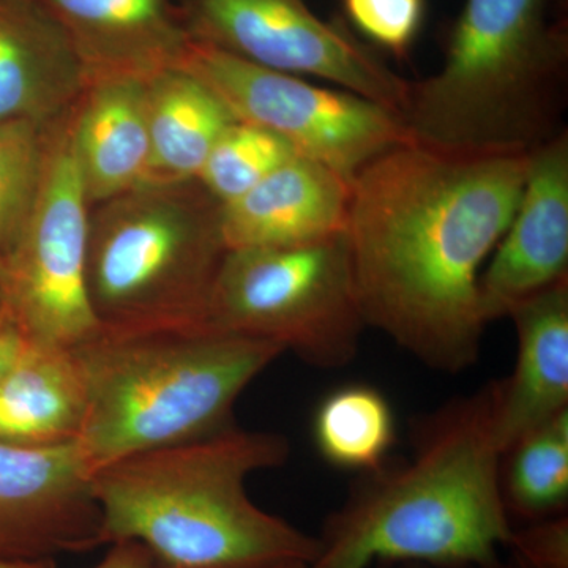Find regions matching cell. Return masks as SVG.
I'll list each match as a JSON object with an SVG mask.
<instances>
[{
  "instance_id": "3957f363",
  "label": "cell",
  "mask_w": 568,
  "mask_h": 568,
  "mask_svg": "<svg viewBox=\"0 0 568 568\" xmlns=\"http://www.w3.org/2000/svg\"><path fill=\"white\" fill-rule=\"evenodd\" d=\"M280 433L230 425L211 436L119 459L92 473L102 547L138 541L153 568L312 564L317 537L253 503L246 480L290 458Z\"/></svg>"
},
{
  "instance_id": "8992f818",
  "label": "cell",
  "mask_w": 568,
  "mask_h": 568,
  "mask_svg": "<svg viewBox=\"0 0 568 568\" xmlns=\"http://www.w3.org/2000/svg\"><path fill=\"white\" fill-rule=\"evenodd\" d=\"M227 250L222 204L197 181L144 182L92 205L88 293L103 331L209 325Z\"/></svg>"
},
{
  "instance_id": "d6986e66",
  "label": "cell",
  "mask_w": 568,
  "mask_h": 568,
  "mask_svg": "<svg viewBox=\"0 0 568 568\" xmlns=\"http://www.w3.org/2000/svg\"><path fill=\"white\" fill-rule=\"evenodd\" d=\"M151 166L148 182L196 181L216 141L237 119L192 71L145 78Z\"/></svg>"
},
{
  "instance_id": "f546056e",
  "label": "cell",
  "mask_w": 568,
  "mask_h": 568,
  "mask_svg": "<svg viewBox=\"0 0 568 568\" xmlns=\"http://www.w3.org/2000/svg\"><path fill=\"white\" fill-rule=\"evenodd\" d=\"M265 568H308V564L298 562V560H294V562L276 564V566H271V567H265Z\"/></svg>"
},
{
  "instance_id": "52a82bcc",
  "label": "cell",
  "mask_w": 568,
  "mask_h": 568,
  "mask_svg": "<svg viewBox=\"0 0 568 568\" xmlns=\"http://www.w3.org/2000/svg\"><path fill=\"white\" fill-rule=\"evenodd\" d=\"M207 324L274 343L316 368H345L368 327L345 234L312 244L230 250L213 286Z\"/></svg>"
},
{
  "instance_id": "603a6c76",
  "label": "cell",
  "mask_w": 568,
  "mask_h": 568,
  "mask_svg": "<svg viewBox=\"0 0 568 568\" xmlns=\"http://www.w3.org/2000/svg\"><path fill=\"white\" fill-rule=\"evenodd\" d=\"M295 155L294 149L276 134L235 121L216 141L196 181L220 204H227Z\"/></svg>"
},
{
  "instance_id": "484cf974",
  "label": "cell",
  "mask_w": 568,
  "mask_h": 568,
  "mask_svg": "<svg viewBox=\"0 0 568 568\" xmlns=\"http://www.w3.org/2000/svg\"><path fill=\"white\" fill-rule=\"evenodd\" d=\"M24 347V335L2 305L0 308V384L17 364Z\"/></svg>"
},
{
  "instance_id": "83f0119b",
  "label": "cell",
  "mask_w": 568,
  "mask_h": 568,
  "mask_svg": "<svg viewBox=\"0 0 568 568\" xmlns=\"http://www.w3.org/2000/svg\"><path fill=\"white\" fill-rule=\"evenodd\" d=\"M0 568H58L55 559L32 560V562H0Z\"/></svg>"
},
{
  "instance_id": "8fae6325",
  "label": "cell",
  "mask_w": 568,
  "mask_h": 568,
  "mask_svg": "<svg viewBox=\"0 0 568 568\" xmlns=\"http://www.w3.org/2000/svg\"><path fill=\"white\" fill-rule=\"evenodd\" d=\"M92 474L77 443H0V562L55 559L102 547Z\"/></svg>"
},
{
  "instance_id": "6da1fadb",
  "label": "cell",
  "mask_w": 568,
  "mask_h": 568,
  "mask_svg": "<svg viewBox=\"0 0 568 568\" xmlns=\"http://www.w3.org/2000/svg\"><path fill=\"white\" fill-rule=\"evenodd\" d=\"M528 156L410 141L351 179L345 239L365 323L428 368L476 365L487 328L478 280L517 209Z\"/></svg>"
},
{
  "instance_id": "4dcf8cb0",
  "label": "cell",
  "mask_w": 568,
  "mask_h": 568,
  "mask_svg": "<svg viewBox=\"0 0 568 568\" xmlns=\"http://www.w3.org/2000/svg\"><path fill=\"white\" fill-rule=\"evenodd\" d=\"M392 568H436L432 566H426V564H416V562H403V564H392Z\"/></svg>"
},
{
  "instance_id": "4316f807",
  "label": "cell",
  "mask_w": 568,
  "mask_h": 568,
  "mask_svg": "<svg viewBox=\"0 0 568 568\" xmlns=\"http://www.w3.org/2000/svg\"><path fill=\"white\" fill-rule=\"evenodd\" d=\"M93 568H153V564L148 548L126 540L112 544L102 562Z\"/></svg>"
},
{
  "instance_id": "2e32d148",
  "label": "cell",
  "mask_w": 568,
  "mask_h": 568,
  "mask_svg": "<svg viewBox=\"0 0 568 568\" xmlns=\"http://www.w3.org/2000/svg\"><path fill=\"white\" fill-rule=\"evenodd\" d=\"M69 118L74 160L91 207L148 182L145 78L89 80Z\"/></svg>"
},
{
  "instance_id": "7c38bea8",
  "label": "cell",
  "mask_w": 568,
  "mask_h": 568,
  "mask_svg": "<svg viewBox=\"0 0 568 568\" xmlns=\"http://www.w3.org/2000/svg\"><path fill=\"white\" fill-rule=\"evenodd\" d=\"M568 280V134L528 156L525 185L506 234L478 280L487 325L523 302Z\"/></svg>"
},
{
  "instance_id": "d4e9b609",
  "label": "cell",
  "mask_w": 568,
  "mask_h": 568,
  "mask_svg": "<svg viewBox=\"0 0 568 568\" xmlns=\"http://www.w3.org/2000/svg\"><path fill=\"white\" fill-rule=\"evenodd\" d=\"M518 568H568V517L555 515L511 529L506 547Z\"/></svg>"
},
{
  "instance_id": "1f68e13d",
  "label": "cell",
  "mask_w": 568,
  "mask_h": 568,
  "mask_svg": "<svg viewBox=\"0 0 568 568\" xmlns=\"http://www.w3.org/2000/svg\"><path fill=\"white\" fill-rule=\"evenodd\" d=\"M3 305V274H2V260H0V308Z\"/></svg>"
},
{
  "instance_id": "ac0fdd59",
  "label": "cell",
  "mask_w": 568,
  "mask_h": 568,
  "mask_svg": "<svg viewBox=\"0 0 568 568\" xmlns=\"http://www.w3.org/2000/svg\"><path fill=\"white\" fill-rule=\"evenodd\" d=\"M85 410L88 392L73 349L26 342L0 384V443L29 448L77 443Z\"/></svg>"
},
{
  "instance_id": "ba28073f",
  "label": "cell",
  "mask_w": 568,
  "mask_h": 568,
  "mask_svg": "<svg viewBox=\"0 0 568 568\" xmlns=\"http://www.w3.org/2000/svg\"><path fill=\"white\" fill-rule=\"evenodd\" d=\"M70 111L54 123L39 196L2 257L3 308L26 342L74 347L102 332L88 293L89 204L71 144Z\"/></svg>"
},
{
  "instance_id": "277c9868",
  "label": "cell",
  "mask_w": 568,
  "mask_h": 568,
  "mask_svg": "<svg viewBox=\"0 0 568 568\" xmlns=\"http://www.w3.org/2000/svg\"><path fill=\"white\" fill-rule=\"evenodd\" d=\"M567 70L552 0H465L443 65L410 82L403 121L426 148L525 155L562 132Z\"/></svg>"
},
{
  "instance_id": "7402d4cb",
  "label": "cell",
  "mask_w": 568,
  "mask_h": 568,
  "mask_svg": "<svg viewBox=\"0 0 568 568\" xmlns=\"http://www.w3.org/2000/svg\"><path fill=\"white\" fill-rule=\"evenodd\" d=\"M54 123L0 122V260L17 242L39 196Z\"/></svg>"
},
{
  "instance_id": "9c48e42d",
  "label": "cell",
  "mask_w": 568,
  "mask_h": 568,
  "mask_svg": "<svg viewBox=\"0 0 568 568\" xmlns=\"http://www.w3.org/2000/svg\"><path fill=\"white\" fill-rule=\"evenodd\" d=\"M212 89L237 121L286 141L297 155L353 179L379 153L414 141L398 112L334 85L256 65L192 41L181 63Z\"/></svg>"
},
{
  "instance_id": "ffe728a7",
  "label": "cell",
  "mask_w": 568,
  "mask_h": 568,
  "mask_svg": "<svg viewBox=\"0 0 568 568\" xmlns=\"http://www.w3.org/2000/svg\"><path fill=\"white\" fill-rule=\"evenodd\" d=\"M312 428L317 452L328 465L361 474L386 465L396 439L390 402L366 384H349L325 395Z\"/></svg>"
},
{
  "instance_id": "44dd1931",
  "label": "cell",
  "mask_w": 568,
  "mask_h": 568,
  "mask_svg": "<svg viewBox=\"0 0 568 568\" xmlns=\"http://www.w3.org/2000/svg\"><path fill=\"white\" fill-rule=\"evenodd\" d=\"M508 515L537 521L564 514L568 503V410L537 426L503 455Z\"/></svg>"
},
{
  "instance_id": "30bf717a",
  "label": "cell",
  "mask_w": 568,
  "mask_h": 568,
  "mask_svg": "<svg viewBox=\"0 0 568 568\" xmlns=\"http://www.w3.org/2000/svg\"><path fill=\"white\" fill-rule=\"evenodd\" d=\"M181 9L194 41L405 111L410 82L346 26L317 17L306 0H183Z\"/></svg>"
},
{
  "instance_id": "e0dca14e",
  "label": "cell",
  "mask_w": 568,
  "mask_h": 568,
  "mask_svg": "<svg viewBox=\"0 0 568 568\" xmlns=\"http://www.w3.org/2000/svg\"><path fill=\"white\" fill-rule=\"evenodd\" d=\"M518 354L497 381L496 435L507 450L537 426L568 410V280L534 295L510 313Z\"/></svg>"
},
{
  "instance_id": "4fadbf2b",
  "label": "cell",
  "mask_w": 568,
  "mask_h": 568,
  "mask_svg": "<svg viewBox=\"0 0 568 568\" xmlns=\"http://www.w3.org/2000/svg\"><path fill=\"white\" fill-rule=\"evenodd\" d=\"M85 73L149 78L181 65L192 37L175 0H39Z\"/></svg>"
},
{
  "instance_id": "7a4b0ae2",
  "label": "cell",
  "mask_w": 568,
  "mask_h": 568,
  "mask_svg": "<svg viewBox=\"0 0 568 568\" xmlns=\"http://www.w3.org/2000/svg\"><path fill=\"white\" fill-rule=\"evenodd\" d=\"M496 403L491 381L422 418L410 458L362 474L325 519L308 568H458L499 558L514 525L500 485Z\"/></svg>"
},
{
  "instance_id": "9a60e30c",
  "label": "cell",
  "mask_w": 568,
  "mask_h": 568,
  "mask_svg": "<svg viewBox=\"0 0 568 568\" xmlns=\"http://www.w3.org/2000/svg\"><path fill=\"white\" fill-rule=\"evenodd\" d=\"M84 85L77 52L39 0H0V122L54 123Z\"/></svg>"
},
{
  "instance_id": "f1b7e54d",
  "label": "cell",
  "mask_w": 568,
  "mask_h": 568,
  "mask_svg": "<svg viewBox=\"0 0 568 568\" xmlns=\"http://www.w3.org/2000/svg\"><path fill=\"white\" fill-rule=\"evenodd\" d=\"M458 568H518V567L515 566V564L503 562V560L497 558L495 560H489V562L476 564V566H466V567H458Z\"/></svg>"
},
{
  "instance_id": "5b68a950",
  "label": "cell",
  "mask_w": 568,
  "mask_h": 568,
  "mask_svg": "<svg viewBox=\"0 0 568 568\" xmlns=\"http://www.w3.org/2000/svg\"><path fill=\"white\" fill-rule=\"evenodd\" d=\"M88 392L77 446L89 470L211 436L284 351L211 325L100 332L74 347Z\"/></svg>"
},
{
  "instance_id": "5bb4252c",
  "label": "cell",
  "mask_w": 568,
  "mask_h": 568,
  "mask_svg": "<svg viewBox=\"0 0 568 568\" xmlns=\"http://www.w3.org/2000/svg\"><path fill=\"white\" fill-rule=\"evenodd\" d=\"M351 179L295 155L244 196L222 204L227 250L312 244L345 234Z\"/></svg>"
},
{
  "instance_id": "cb8c5ba5",
  "label": "cell",
  "mask_w": 568,
  "mask_h": 568,
  "mask_svg": "<svg viewBox=\"0 0 568 568\" xmlns=\"http://www.w3.org/2000/svg\"><path fill=\"white\" fill-rule=\"evenodd\" d=\"M351 26L369 43L406 58L424 28L426 0H342Z\"/></svg>"
}]
</instances>
